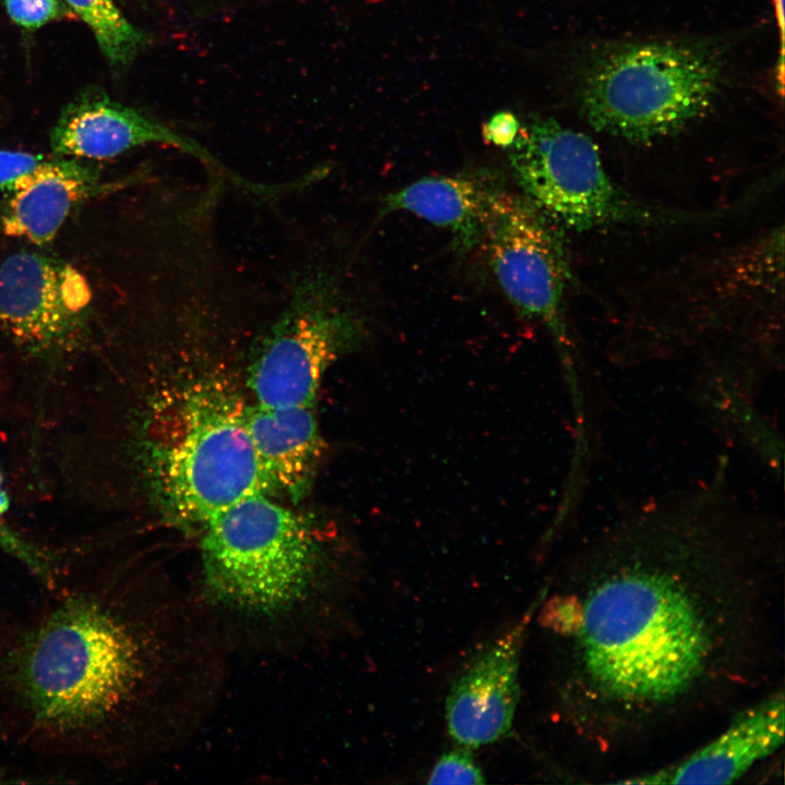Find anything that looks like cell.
<instances>
[{
	"label": "cell",
	"instance_id": "ffe728a7",
	"mask_svg": "<svg viewBox=\"0 0 785 785\" xmlns=\"http://www.w3.org/2000/svg\"><path fill=\"white\" fill-rule=\"evenodd\" d=\"M521 122L517 116L509 110L495 112L482 124V138L499 148L507 149L515 142Z\"/></svg>",
	"mask_w": 785,
	"mask_h": 785
},
{
	"label": "cell",
	"instance_id": "8fae6325",
	"mask_svg": "<svg viewBox=\"0 0 785 785\" xmlns=\"http://www.w3.org/2000/svg\"><path fill=\"white\" fill-rule=\"evenodd\" d=\"M783 690L742 710L732 723L688 757L668 766L619 781L621 784H732L784 742Z\"/></svg>",
	"mask_w": 785,
	"mask_h": 785
},
{
	"label": "cell",
	"instance_id": "5b68a950",
	"mask_svg": "<svg viewBox=\"0 0 785 785\" xmlns=\"http://www.w3.org/2000/svg\"><path fill=\"white\" fill-rule=\"evenodd\" d=\"M278 315L256 341L249 387L264 407H312L323 375L361 338V322L325 266L303 265L289 279Z\"/></svg>",
	"mask_w": 785,
	"mask_h": 785
},
{
	"label": "cell",
	"instance_id": "30bf717a",
	"mask_svg": "<svg viewBox=\"0 0 785 785\" xmlns=\"http://www.w3.org/2000/svg\"><path fill=\"white\" fill-rule=\"evenodd\" d=\"M90 294L71 266L34 252L0 265V322L23 345L51 349L76 333Z\"/></svg>",
	"mask_w": 785,
	"mask_h": 785
},
{
	"label": "cell",
	"instance_id": "ba28073f",
	"mask_svg": "<svg viewBox=\"0 0 785 785\" xmlns=\"http://www.w3.org/2000/svg\"><path fill=\"white\" fill-rule=\"evenodd\" d=\"M546 594L541 591L521 617L483 645L456 676L445 702L448 734L474 749L506 738L520 700V661L528 627Z\"/></svg>",
	"mask_w": 785,
	"mask_h": 785
},
{
	"label": "cell",
	"instance_id": "d6986e66",
	"mask_svg": "<svg viewBox=\"0 0 785 785\" xmlns=\"http://www.w3.org/2000/svg\"><path fill=\"white\" fill-rule=\"evenodd\" d=\"M46 160L47 158L41 155L0 150V190L12 192L19 181Z\"/></svg>",
	"mask_w": 785,
	"mask_h": 785
},
{
	"label": "cell",
	"instance_id": "7c38bea8",
	"mask_svg": "<svg viewBox=\"0 0 785 785\" xmlns=\"http://www.w3.org/2000/svg\"><path fill=\"white\" fill-rule=\"evenodd\" d=\"M245 423L268 485L299 502L311 488L323 452L312 407L245 408Z\"/></svg>",
	"mask_w": 785,
	"mask_h": 785
},
{
	"label": "cell",
	"instance_id": "277c9868",
	"mask_svg": "<svg viewBox=\"0 0 785 785\" xmlns=\"http://www.w3.org/2000/svg\"><path fill=\"white\" fill-rule=\"evenodd\" d=\"M202 530L206 581L227 602L273 613L309 590L318 558L315 536L304 518L266 494L232 504Z\"/></svg>",
	"mask_w": 785,
	"mask_h": 785
},
{
	"label": "cell",
	"instance_id": "7a4b0ae2",
	"mask_svg": "<svg viewBox=\"0 0 785 785\" xmlns=\"http://www.w3.org/2000/svg\"><path fill=\"white\" fill-rule=\"evenodd\" d=\"M245 408L217 384H198L161 402L149 440L150 474L174 520L203 528L232 504L269 494Z\"/></svg>",
	"mask_w": 785,
	"mask_h": 785
},
{
	"label": "cell",
	"instance_id": "44dd1931",
	"mask_svg": "<svg viewBox=\"0 0 785 785\" xmlns=\"http://www.w3.org/2000/svg\"><path fill=\"white\" fill-rule=\"evenodd\" d=\"M9 508V497L4 490L2 488V478L0 473V517L2 514H4Z\"/></svg>",
	"mask_w": 785,
	"mask_h": 785
},
{
	"label": "cell",
	"instance_id": "e0dca14e",
	"mask_svg": "<svg viewBox=\"0 0 785 785\" xmlns=\"http://www.w3.org/2000/svg\"><path fill=\"white\" fill-rule=\"evenodd\" d=\"M459 748L444 752L428 774V784H485V774L470 751Z\"/></svg>",
	"mask_w": 785,
	"mask_h": 785
},
{
	"label": "cell",
	"instance_id": "6da1fadb",
	"mask_svg": "<svg viewBox=\"0 0 785 785\" xmlns=\"http://www.w3.org/2000/svg\"><path fill=\"white\" fill-rule=\"evenodd\" d=\"M782 548L781 519L737 494L724 456L706 480L638 503L584 544V587L541 619L571 639L587 698L663 711L711 675L742 611L736 584L777 566Z\"/></svg>",
	"mask_w": 785,
	"mask_h": 785
},
{
	"label": "cell",
	"instance_id": "2e32d148",
	"mask_svg": "<svg viewBox=\"0 0 785 785\" xmlns=\"http://www.w3.org/2000/svg\"><path fill=\"white\" fill-rule=\"evenodd\" d=\"M0 551L23 564L43 583L56 573L59 561L46 550L12 530L0 520Z\"/></svg>",
	"mask_w": 785,
	"mask_h": 785
},
{
	"label": "cell",
	"instance_id": "52a82bcc",
	"mask_svg": "<svg viewBox=\"0 0 785 785\" xmlns=\"http://www.w3.org/2000/svg\"><path fill=\"white\" fill-rule=\"evenodd\" d=\"M481 243L509 301L551 334L571 404L581 406L585 392L565 316L569 268L558 226L524 195L502 189L492 198Z\"/></svg>",
	"mask_w": 785,
	"mask_h": 785
},
{
	"label": "cell",
	"instance_id": "9a60e30c",
	"mask_svg": "<svg viewBox=\"0 0 785 785\" xmlns=\"http://www.w3.org/2000/svg\"><path fill=\"white\" fill-rule=\"evenodd\" d=\"M92 29L110 65L128 69L149 44L147 34L133 25L113 0H63Z\"/></svg>",
	"mask_w": 785,
	"mask_h": 785
},
{
	"label": "cell",
	"instance_id": "3957f363",
	"mask_svg": "<svg viewBox=\"0 0 785 785\" xmlns=\"http://www.w3.org/2000/svg\"><path fill=\"white\" fill-rule=\"evenodd\" d=\"M723 52L706 41H638L594 52L577 80L580 112L595 130L633 143L673 135L720 93Z\"/></svg>",
	"mask_w": 785,
	"mask_h": 785
},
{
	"label": "cell",
	"instance_id": "5bb4252c",
	"mask_svg": "<svg viewBox=\"0 0 785 785\" xmlns=\"http://www.w3.org/2000/svg\"><path fill=\"white\" fill-rule=\"evenodd\" d=\"M97 189L93 169L72 159H47L16 183L2 214L7 235L50 242L70 210Z\"/></svg>",
	"mask_w": 785,
	"mask_h": 785
},
{
	"label": "cell",
	"instance_id": "9c48e42d",
	"mask_svg": "<svg viewBox=\"0 0 785 785\" xmlns=\"http://www.w3.org/2000/svg\"><path fill=\"white\" fill-rule=\"evenodd\" d=\"M147 144L177 148L237 186L253 194L259 190V183L230 170L200 142L136 108L112 99L98 86L78 92L61 110L50 133L53 153L72 158H113Z\"/></svg>",
	"mask_w": 785,
	"mask_h": 785
},
{
	"label": "cell",
	"instance_id": "4fadbf2b",
	"mask_svg": "<svg viewBox=\"0 0 785 785\" xmlns=\"http://www.w3.org/2000/svg\"><path fill=\"white\" fill-rule=\"evenodd\" d=\"M502 189L498 178L488 172L425 177L387 194L383 212H409L446 228L456 250L467 253L482 242L492 198Z\"/></svg>",
	"mask_w": 785,
	"mask_h": 785
},
{
	"label": "cell",
	"instance_id": "8992f818",
	"mask_svg": "<svg viewBox=\"0 0 785 785\" xmlns=\"http://www.w3.org/2000/svg\"><path fill=\"white\" fill-rule=\"evenodd\" d=\"M523 195L558 227L588 231L621 224H665L689 215L649 207L611 180L595 143L553 118L521 123L507 149Z\"/></svg>",
	"mask_w": 785,
	"mask_h": 785
},
{
	"label": "cell",
	"instance_id": "ac0fdd59",
	"mask_svg": "<svg viewBox=\"0 0 785 785\" xmlns=\"http://www.w3.org/2000/svg\"><path fill=\"white\" fill-rule=\"evenodd\" d=\"M10 19L19 26L35 31L50 22L73 20L76 15L61 0H4Z\"/></svg>",
	"mask_w": 785,
	"mask_h": 785
}]
</instances>
